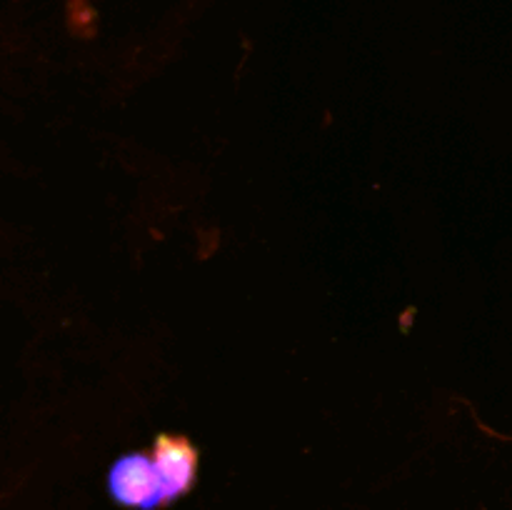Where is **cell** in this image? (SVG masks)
I'll return each mask as SVG.
<instances>
[{
  "label": "cell",
  "mask_w": 512,
  "mask_h": 510,
  "mask_svg": "<svg viewBox=\"0 0 512 510\" xmlns=\"http://www.w3.org/2000/svg\"><path fill=\"white\" fill-rule=\"evenodd\" d=\"M153 463L165 488V503L183 498L195 485L198 475V450L185 435L160 433L153 443Z\"/></svg>",
  "instance_id": "cell-2"
},
{
  "label": "cell",
  "mask_w": 512,
  "mask_h": 510,
  "mask_svg": "<svg viewBox=\"0 0 512 510\" xmlns=\"http://www.w3.org/2000/svg\"><path fill=\"white\" fill-rule=\"evenodd\" d=\"M108 493L123 508L158 510L165 503V488L153 455L128 453L108 470Z\"/></svg>",
  "instance_id": "cell-1"
}]
</instances>
